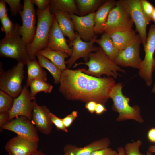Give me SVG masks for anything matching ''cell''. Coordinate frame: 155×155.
<instances>
[{
    "mask_svg": "<svg viewBox=\"0 0 155 155\" xmlns=\"http://www.w3.org/2000/svg\"><path fill=\"white\" fill-rule=\"evenodd\" d=\"M142 142L140 140L132 142L127 143L125 146V152L126 155H146L142 154L140 151V148Z\"/></svg>",
    "mask_w": 155,
    "mask_h": 155,
    "instance_id": "31",
    "label": "cell"
},
{
    "mask_svg": "<svg viewBox=\"0 0 155 155\" xmlns=\"http://www.w3.org/2000/svg\"><path fill=\"white\" fill-rule=\"evenodd\" d=\"M116 1L108 0L105 2L95 12L94 16V32L96 34L104 33L103 29L106 23L108 14L116 4Z\"/></svg>",
    "mask_w": 155,
    "mask_h": 155,
    "instance_id": "19",
    "label": "cell"
},
{
    "mask_svg": "<svg viewBox=\"0 0 155 155\" xmlns=\"http://www.w3.org/2000/svg\"><path fill=\"white\" fill-rule=\"evenodd\" d=\"M154 69L155 70V57L154 58ZM151 92L153 93H155V83L151 91Z\"/></svg>",
    "mask_w": 155,
    "mask_h": 155,
    "instance_id": "48",
    "label": "cell"
},
{
    "mask_svg": "<svg viewBox=\"0 0 155 155\" xmlns=\"http://www.w3.org/2000/svg\"><path fill=\"white\" fill-rule=\"evenodd\" d=\"M110 144L108 138H103L92 142L83 147L78 148L66 146L64 152L68 153L69 155H91L97 150L108 148Z\"/></svg>",
    "mask_w": 155,
    "mask_h": 155,
    "instance_id": "20",
    "label": "cell"
},
{
    "mask_svg": "<svg viewBox=\"0 0 155 155\" xmlns=\"http://www.w3.org/2000/svg\"><path fill=\"white\" fill-rule=\"evenodd\" d=\"M4 0L10 7V11L12 16H17L23 8V5L21 4L20 0Z\"/></svg>",
    "mask_w": 155,
    "mask_h": 155,
    "instance_id": "32",
    "label": "cell"
},
{
    "mask_svg": "<svg viewBox=\"0 0 155 155\" xmlns=\"http://www.w3.org/2000/svg\"><path fill=\"white\" fill-rule=\"evenodd\" d=\"M31 121L26 117L19 116L0 128L13 132L17 135L39 141L37 129Z\"/></svg>",
    "mask_w": 155,
    "mask_h": 155,
    "instance_id": "14",
    "label": "cell"
},
{
    "mask_svg": "<svg viewBox=\"0 0 155 155\" xmlns=\"http://www.w3.org/2000/svg\"><path fill=\"white\" fill-rule=\"evenodd\" d=\"M39 141L17 135L5 146L7 155H31L37 151Z\"/></svg>",
    "mask_w": 155,
    "mask_h": 155,
    "instance_id": "12",
    "label": "cell"
},
{
    "mask_svg": "<svg viewBox=\"0 0 155 155\" xmlns=\"http://www.w3.org/2000/svg\"><path fill=\"white\" fill-rule=\"evenodd\" d=\"M36 12L37 21L35 36L32 42L26 45L30 61L36 59L37 53L46 48L54 16L50 11V5L43 10L37 9Z\"/></svg>",
    "mask_w": 155,
    "mask_h": 155,
    "instance_id": "2",
    "label": "cell"
},
{
    "mask_svg": "<svg viewBox=\"0 0 155 155\" xmlns=\"http://www.w3.org/2000/svg\"><path fill=\"white\" fill-rule=\"evenodd\" d=\"M140 0L142 7L144 13L152 21V15L155 7L147 0Z\"/></svg>",
    "mask_w": 155,
    "mask_h": 155,
    "instance_id": "34",
    "label": "cell"
},
{
    "mask_svg": "<svg viewBox=\"0 0 155 155\" xmlns=\"http://www.w3.org/2000/svg\"><path fill=\"white\" fill-rule=\"evenodd\" d=\"M4 0L0 1V20L8 16V11Z\"/></svg>",
    "mask_w": 155,
    "mask_h": 155,
    "instance_id": "39",
    "label": "cell"
},
{
    "mask_svg": "<svg viewBox=\"0 0 155 155\" xmlns=\"http://www.w3.org/2000/svg\"><path fill=\"white\" fill-rule=\"evenodd\" d=\"M122 84H116L112 88L109 94L113 104L112 109L119 113L116 119L117 122L132 120L142 123L144 120L141 113L140 107L137 105L133 106L129 104L130 99L124 95L122 91Z\"/></svg>",
    "mask_w": 155,
    "mask_h": 155,
    "instance_id": "4",
    "label": "cell"
},
{
    "mask_svg": "<svg viewBox=\"0 0 155 155\" xmlns=\"http://www.w3.org/2000/svg\"><path fill=\"white\" fill-rule=\"evenodd\" d=\"M132 28L121 32H114L110 36L116 48L119 51L125 49L135 40L137 36Z\"/></svg>",
    "mask_w": 155,
    "mask_h": 155,
    "instance_id": "22",
    "label": "cell"
},
{
    "mask_svg": "<svg viewBox=\"0 0 155 155\" xmlns=\"http://www.w3.org/2000/svg\"><path fill=\"white\" fill-rule=\"evenodd\" d=\"M52 13L64 35L69 38L71 43L73 42L75 38L76 33L74 32L75 26L69 13L58 10L55 11Z\"/></svg>",
    "mask_w": 155,
    "mask_h": 155,
    "instance_id": "21",
    "label": "cell"
},
{
    "mask_svg": "<svg viewBox=\"0 0 155 155\" xmlns=\"http://www.w3.org/2000/svg\"><path fill=\"white\" fill-rule=\"evenodd\" d=\"M51 1L50 0H31L34 4L38 7L37 9L40 10L46 9L50 5Z\"/></svg>",
    "mask_w": 155,
    "mask_h": 155,
    "instance_id": "38",
    "label": "cell"
},
{
    "mask_svg": "<svg viewBox=\"0 0 155 155\" xmlns=\"http://www.w3.org/2000/svg\"><path fill=\"white\" fill-rule=\"evenodd\" d=\"M142 41L139 34L134 41L124 49L119 51L113 62L118 66L139 69L142 60L140 55Z\"/></svg>",
    "mask_w": 155,
    "mask_h": 155,
    "instance_id": "11",
    "label": "cell"
},
{
    "mask_svg": "<svg viewBox=\"0 0 155 155\" xmlns=\"http://www.w3.org/2000/svg\"><path fill=\"white\" fill-rule=\"evenodd\" d=\"M151 20L155 23V8L154 9L151 16Z\"/></svg>",
    "mask_w": 155,
    "mask_h": 155,
    "instance_id": "47",
    "label": "cell"
},
{
    "mask_svg": "<svg viewBox=\"0 0 155 155\" xmlns=\"http://www.w3.org/2000/svg\"><path fill=\"white\" fill-rule=\"evenodd\" d=\"M96 34L89 42L83 41L78 34L76 33V37L73 42L71 43L73 46L72 53L70 58L65 61L68 69L71 67L76 61L80 58H83L85 61H88V55L92 52H96L100 47L94 46L97 39Z\"/></svg>",
    "mask_w": 155,
    "mask_h": 155,
    "instance_id": "15",
    "label": "cell"
},
{
    "mask_svg": "<svg viewBox=\"0 0 155 155\" xmlns=\"http://www.w3.org/2000/svg\"><path fill=\"white\" fill-rule=\"evenodd\" d=\"M27 65V77L26 85L29 86L30 82L35 79L47 81V73L39 64L36 59L30 61Z\"/></svg>",
    "mask_w": 155,
    "mask_h": 155,
    "instance_id": "24",
    "label": "cell"
},
{
    "mask_svg": "<svg viewBox=\"0 0 155 155\" xmlns=\"http://www.w3.org/2000/svg\"><path fill=\"white\" fill-rule=\"evenodd\" d=\"M63 155H69V154L66 152H64V154Z\"/></svg>",
    "mask_w": 155,
    "mask_h": 155,
    "instance_id": "50",
    "label": "cell"
},
{
    "mask_svg": "<svg viewBox=\"0 0 155 155\" xmlns=\"http://www.w3.org/2000/svg\"><path fill=\"white\" fill-rule=\"evenodd\" d=\"M96 42L103 50L109 59L112 62L119 51L116 48L110 36L104 33L100 38Z\"/></svg>",
    "mask_w": 155,
    "mask_h": 155,
    "instance_id": "26",
    "label": "cell"
},
{
    "mask_svg": "<svg viewBox=\"0 0 155 155\" xmlns=\"http://www.w3.org/2000/svg\"><path fill=\"white\" fill-rule=\"evenodd\" d=\"M106 1L103 0H75L80 14L83 16L89 13L95 12V10L102 5Z\"/></svg>",
    "mask_w": 155,
    "mask_h": 155,
    "instance_id": "28",
    "label": "cell"
},
{
    "mask_svg": "<svg viewBox=\"0 0 155 155\" xmlns=\"http://www.w3.org/2000/svg\"><path fill=\"white\" fill-rule=\"evenodd\" d=\"M24 65L21 62L6 71H0V89L15 99L23 90L22 84L24 78Z\"/></svg>",
    "mask_w": 155,
    "mask_h": 155,
    "instance_id": "6",
    "label": "cell"
},
{
    "mask_svg": "<svg viewBox=\"0 0 155 155\" xmlns=\"http://www.w3.org/2000/svg\"><path fill=\"white\" fill-rule=\"evenodd\" d=\"M147 137L150 142L155 144V128H152L148 131Z\"/></svg>",
    "mask_w": 155,
    "mask_h": 155,
    "instance_id": "41",
    "label": "cell"
},
{
    "mask_svg": "<svg viewBox=\"0 0 155 155\" xmlns=\"http://www.w3.org/2000/svg\"><path fill=\"white\" fill-rule=\"evenodd\" d=\"M66 41L54 16L46 48L54 51H64L71 56L72 49L69 47Z\"/></svg>",
    "mask_w": 155,
    "mask_h": 155,
    "instance_id": "18",
    "label": "cell"
},
{
    "mask_svg": "<svg viewBox=\"0 0 155 155\" xmlns=\"http://www.w3.org/2000/svg\"><path fill=\"white\" fill-rule=\"evenodd\" d=\"M78 116V112L73 111L72 113L62 119L63 124L66 128L69 127Z\"/></svg>",
    "mask_w": 155,
    "mask_h": 155,
    "instance_id": "36",
    "label": "cell"
},
{
    "mask_svg": "<svg viewBox=\"0 0 155 155\" xmlns=\"http://www.w3.org/2000/svg\"><path fill=\"white\" fill-rule=\"evenodd\" d=\"M26 85L19 96L14 99L11 109L8 112L9 121L19 116H23L31 121L34 102L32 101L30 92Z\"/></svg>",
    "mask_w": 155,
    "mask_h": 155,
    "instance_id": "13",
    "label": "cell"
},
{
    "mask_svg": "<svg viewBox=\"0 0 155 155\" xmlns=\"http://www.w3.org/2000/svg\"><path fill=\"white\" fill-rule=\"evenodd\" d=\"M29 86L30 88V95L32 100L36 99L35 96L38 93L44 92L49 93L53 88V86L49 83L39 79L31 81Z\"/></svg>",
    "mask_w": 155,
    "mask_h": 155,
    "instance_id": "29",
    "label": "cell"
},
{
    "mask_svg": "<svg viewBox=\"0 0 155 155\" xmlns=\"http://www.w3.org/2000/svg\"><path fill=\"white\" fill-rule=\"evenodd\" d=\"M148 151L152 153H155V145L150 146L148 148Z\"/></svg>",
    "mask_w": 155,
    "mask_h": 155,
    "instance_id": "45",
    "label": "cell"
},
{
    "mask_svg": "<svg viewBox=\"0 0 155 155\" xmlns=\"http://www.w3.org/2000/svg\"><path fill=\"white\" fill-rule=\"evenodd\" d=\"M106 111L107 109L104 105L100 103L97 104L95 111L97 114H101Z\"/></svg>",
    "mask_w": 155,
    "mask_h": 155,
    "instance_id": "43",
    "label": "cell"
},
{
    "mask_svg": "<svg viewBox=\"0 0 155 155\" xmlns=\"http://www.w3.org/2000/svg\"><path fill=\"white\" fill-rule=\"evenodd\" d=\"M20 25L15 24L12 32L5 35L0 41V56L16 59L18 62L27 65L30 61L26 45L19 32Z\"/></svg>",
    "mask_w": 155,
    "mask_h": 155,
    "instance_id": "5",
    "label": "cell"
},
{
    "mask_svg": "<svg viewBox=\"0 0 155 155\" xmlns=\"http://www.w3.org/2000/svg\"><path fill=\"white\" fill-rule=\"evenodd\" d=\"M59 84V92L68 100L86 103L93 101L104 105L116 84L112 77L98 78L84 73L82 68H67L62 72Z\"/></svg>",
    "mask_w": 155,
    "mask_h": 155,
    "instance_id": "1",
    "label": "cell"
},
{
    "mask_svg": "<svg viewBox=\"0 0 155 155\" xmlns=\"http://www.w3.org/2000/svg\"><path fill=\"white\" fill-rule=\"evenodd\" d=\"M36 56L38 62L42 68L47 70L52 75L54 82L56 84L60 83L62 71L51 61L45 57L36 54Z\"/></svg>",
    "mask_w": 155,
    "mask_h": 155,
    "instance_id": "27",
    "label": "cell"
},
{
    "mask_svg": "<svg viewBox=\"0 0 155 155\" xmlns=\"http://www.w3.org/2000/svg\"><path fill=\"white\" fill-rule=\"evenodd\" d=\"M50 117L52 123L54 124L57 129L65 132H68L65 126L62 119L57 117L56 116L50 112Z\"/></svg>",
    "mask_w": 155,
    "mask_h": 155,
    "instance_id": "35",
    "label": "cell"
},
{
    "mask_svg": "<svg viewBox=\"0 0 155 155\" xmlns=\"http://www.w3.org/2000/svg\"><path fill=\"white\" fill-rule=\"evenodd\" d=\"M51 12L58 10L75 15L80 14L79 9L74 0H52L50 5Z\"/></svg>",
    "mask_w": 155,
    "mask_h": 155,
    "instance_id": "25",
    "label": "cell"
},
{
    "mask_svg": "<svg viewBox=\"0 0 155 155\" xmlns=\"http://www.w3.org/2000/svg\"><path fill=\"white\" fill-rule=\"evenodd\" d=\"M2 25L1 30L5 33V35H8L10 34L13 30L15 24L9 19L8 16L2 18L1 20Z\"/></svg>",
    "mask_w": 155,
    "mask_h": 155,
    "instance_id": "33",
    "label": "cell"
},
{
    "mask_svg": "<svg viewBox=\"0 0 155 155\" xmlns=\"http://www.w3.org/2000/svg\"><path fill=\"white\" fill-rule=\"evenodd\" d=\"M9 121L8 112L0 113V127L6 124Z\"/></svg>",
    "mask_w": 155,
    "mask_h": 155,
    "instance_id": "40",
    "label": "cell"
},
{
    "mask_svg": "<svg viewBox=\"0 0 155 155\" xmlns=\"http://www.w3.org/2000/svg\"><path fill=\"white\" fill-rule=\"evenodd\" d=\"M14 100L11 96L0 90V113L9 112L13 107Z\"/></svg>",
    "mask_w": 155,
    "mask_h": 155,
    "instance_id": "30",
    "label": "cell"
},
{
    "mask_svg": "<svg viewBox=\"0 0 155 155\" xmlns=\"http://www.w3.org/2000/svg\"><path fill=\"white\" fill-rule=\"evenodd\" d=\"M31 155H46V154L40 150H38L35 152Z\"/></svg>",
    "mask_w": 155,
    "mask_h": 155,
    "instance_id": "46",
    "label": "cell"
},
{
    "mask_svg": "<svg viewBox=\"0 0 155 155\" xmlns=\"http://www.w3.org/2000/svg\"><path fill=\"white\" fill-rule=\"evenodd\" d=\"M95 12L83 16L69 13L76 30L81 39L86 42L90 41L96 35L94 30Z\"/></svg>",
    "mask_w": 155,
    "mask_h": 155,
    "instance_id": "16",
    "label": "cell"
},
{
    "mask_svg": "<svg viewBox=\"0 0 155 155\" xmlns=\"http://www.w3.org/2000/svg\"><path fill=\"white\" fill-rule=\"evenodd\" d=\"M36 54L48 59L62 71L67 68L65 65V59L68 58L69 55L65 52L54 51L46 48L39 51Z\"/></svg>",
    "mask_w": 155,
    "mask_h": 155,
    "instance_id": "23",
    "label": "cell"
},
{
    "mask_svg": "<svg viewBox=\"0 0 155 155\" xmlns=\"http://www.w3.org/2000/svg\"><path fill=\"white\" fill-rule=\"evenodd\" d=\"M23 3V10L19 13L22 24L19 26V32L27 45L32 42L35 36L37 14L34 4L31 0H24Z\"/></svg>",
    "mask_w": 155,
    "mask_h": 155,
    "instance_id": "10",
    "label": "cell"
},
{
    "mask_svg": "<svg viewBox=\"0 0 155 155\" xmlns=\"http://www.w3.org/2000/svg\"><path fill=\"white\" fill-rule=\"evenodd\" d=\"M88 58L87 62L76 63L73 67L82 64L87 65L88 69L82 68V71L87 75L98 78L106 75L107 77L116 78L119 75L118 72L125 73L124 70L109 59L100 46L97 52L90 53Z\"/></svg>",
    "mask_w": 155,
    "mask_h": 155,
    "instance_id": "3",
    "label": "cell"
},
{
    "mask_svg": "<svg viewBox=\"0 0 155 155\" xmlns=\"http://www.w3.org/2000/svg\"><path fill=\"white\" fill-rule=\"evenodd\" d=\"M120 2L130 15L144 46L146 42V28L151 20L142 9L140 0H120Z\"/></svg>",
    "mask_w": 155,
    "mask_h": 155,
    "instance_id": "9",
    "label": "cell"
},
{
    "mask_svg": "<svg viewBox=\"0 0 155 155\" xmlns=\"http://www.w3.org/2000/svg\"><path fill=\"white\" fill-rule=\"evenodd\" d=\"M118 154L117 151L108 147L96 151L91 155H118Z\"/></svg>",
    "mask_w": 155,
    "mask_h": 155,
    "instance_id": "37",
    "label": "cell"
},
{
    "mask_svg": "<svg viewBox=\"0 0 155 155\" xmlns=\"http://www.w3.org/2000/svg\"><path fill=\"white\" fill-rule=\"evenodd\" d=\"M110 12L103 29L104 33L110 36L116 32L132 28L134 23L129 13L119 0Z\"/></svg>",
    "mask_w": 155,
    "mask_h": 155,
    "instance_id": "7",
    "label": "cell"
},
{
    "mask_svg": "<svg viewBox=\"0 0 155 155\" xmlns=\"http://www.w3.org/2000/svg\"><path fill=\"white\" fill-rule=\"evenodd\" d=\"M118 155H125L124 148L122 146L119 147L117 149Z\"/></svg>",
    "mask_w": 155,
    "mask_h": 155,
    "instance_id": "44",
    "label": "cell"
},
{
    "mask_svg": "<svg viewBox=\"0 0 155 155\" xmlns=\"http://www.w3.org/2000/svg\"><path fill=\"white\" fill-rule=\"evenodd\" d=\"M146 155H152V153L149 152L148 150L147 151Z\"/></svg>",
    "mask_w": 155,
    "mask_h": 155,
    "instance_id": "49",
    "label": "cell"
},
{
    "mask_svg": "<svg viewBox=\"0 0 155 155\" xmlns=\"http://www.w3.org/2000/svg\"><path fill=\"white\" fill-rule=\"evenodd\" d=\"M145 56L139 69V74L146 85L152 83V75L154 70V55L155 51V24L151 25L148 33L146 44L144 46Z\"/></svg>",
    "mask_w": 155,
    "mask_h": 155,
    "instance_id": "8",
    "label": "cell"
},
{
    "mask_svg": "<svg viewBox=\"0 0 155 155\" xmlns=\"http://www.w3.org/2000/svg\"><path fill=\"white\" fill-rule=\"evenodd\" d=\"M97 104V103L93 101H90L86 103L85 107L90 112L93 113L95 111Z\"/></svg>",
    "mask_w": 155,
    "mask_h": 155,
    "instance_id": "42",
    "label": "cell"
},
{
    "mask_svg": "<svg viewBox=\"0 0 155 155\" xmlns=\"http://www.w3.org/2000/svg\"></svg>",
    "mask_w": 155,
    "mask_h": 155,
    "instance_id": "51",
    "label": "cell"
},
{
    "mask_svg": "<svg viewBox=\"0 0 155 155\" xmlns=\"http://www.w3.org/2000/svg\"><path fill=\"white\" fill-rule=\"evenodd\" d=\"M33 102L31 121L37 130L42 134L48 135L51 132L53 124L50 117V110L46 106L39 105L36 99Z\"/></svg>",
    "mask_w": 155,
    "mask_h": 155,
    "instance_id": "17",
    "label": "cell"
}]
</instances>
